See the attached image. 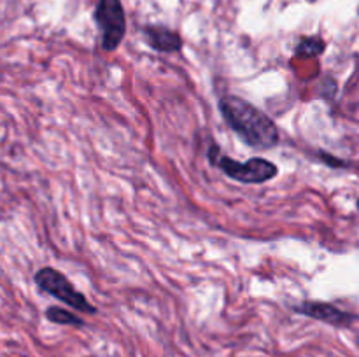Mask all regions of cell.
<instances>
[{"label": "cell", "instance_id": "30bf717a", "mask_svg": "<svg viewBox=\"0 0 359 357\" xmlns=\"http://www.w3.org/2000/svg\"><path fill=\"white\" fill-rule=\"evenodd\" d=\"M358 210H359V198H358Z\"/></svg>", "mask_w": 359, "mask_h": 357}, {"label": "cell", "instance_id": "7a4b0ae2", "mask_svg": "<svg viewBox=\"0 0 359 357\" xmlns=\"http://www.w3.org/2000/svg\"><path fill=\"white\" fill-rule=\"evenodd\" d=\"M209 160L226 177L242 182V184H265V182L272 181L279 174L277 164L265 160V158H251L248 161H237L233 158L221 154L217 146H214L212 150L209 153Z\"/></svg>", "mask_w": 359, "mask_h": 357}, {"label": "cell", "instance_id": "277c9868", "mask_svg": "<svg viewBox=\"0 0 359 357\" xmlns=\"http://www.w3.org/2000/svg\"><path fill=\"white\" fill-rule=\"evenodd\" d=\"M95 21L102 34V49L116 51L126 34V18L121 0H98L95 9Z\"/></svg>", "mask_w": 359, "mask_h": 357}, {"label": "cell", "instance_id": "6da1fadb", "mask_svg": "<svg viewBox=\"0 0 359 357\" xmlns=\"http://www.w3.org/2000/svg\"><path fill=\"white\" fill-rule=\"evenodd\" d=\"M217 105L226 125L252 149H273L279 144V128L273 119L256 105L235 94H224Z\"/></svg>", "mask_w": 359, "mask_h": 357}, {"label": "cell", "instance_id": "5b68a950", "mask_svg": "<svg viewBox=\"0 0 359 357\" xmlns=\"http://www.w3.org/2000/svg\"><path fill=\"white\" fill-rule=\"evenodd\" d=\"M293 312L305 315V317L316 318V321L326 322L335 328H347L356 321V315L342 310L337 304L328 303V301H302V303L293 304Z\"/></svg>", "mask_w": 359, "mask_h": 357}, {"label": "cell", "instance_id": "52a82bcc", "mask_svg": "<svg viewBox=\"0 0 359 357\" xmlns=\"http://www.w3.org/2000/svg\"><path fill=\"white\" fill-rule=\"evenodd\" d=\"M326 49V42L323 41V37H304L300 41V44L297 46V56L298 58H318L323 55V51Z\"/></svg>", "mask_w": 359, "mask_h": 357}, {"label": "cell", "instance_id": "3957f363", "mask_svg": "<svg viewBox=\"0 0 359 357\" xmlns=\"http://www.w3.org/2000/svg\"><path fill=\"white\" fill-rule=\"evenodd\" d=\"M34 280L39 289L62 301L63 304H69L74 310L84 312V314H95L97 312V308L88 301V298L83 293H79L74 287V284L58 270L51 268V266H44V268L35 273Z\"/></svg>", "mask_w": 359, "mask_h": 357}, {"label": "cell", "instance_id": "ba28073f", "mask_svg": "<svg viewBox=\"0 0 359 357\" xmlns=\"http://www.w3.org/2000/svg\"><path fill=\"white\" fill-rule=\"evenodd\" d=\"M46 317L56 324H65V326H83V318L76 317L72 312L63 310L60 307H49L46 310Z\"/></svg>", "mask_w": 359, "mask_h": 357}, {"label": "cell", "instance_id": "9c48e42d", "mask_svg": "<svg viewBox=\"0 0 359 357\" xmlns=\"http://www.w3.org/2000/svg\"><path fill=\"white\" fill-rule=\"evenodd\" d=\"M319 158H321V160L325 161V163L328 164V167H335V168H344V167H347L346 161L339 160V158L332 156V154H328V153H319Z\"/></svg>", "mask_w": 359, "mask_h": 357}, {"label": "cell", "instance_id": "8992f818", "mask_svg": "<svg viewBox=\"0 0 359 357\" xmlns=\"http://www.w3.org/2000/svg\"><path fill=\"white\" fill-rule=\"evenodd\" d=\"M144 38L147 44L160 52H177L182 49V38L177 31L170 30L167 27H158V24H149L142 28Z\"/></svg>", "mask_w": 359, "mask_h": 357}]
</instances>
